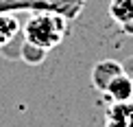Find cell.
<instances>
[{
  "mask_svg": "<svg viewBox=\"0 0 133 127\" xmlns=\"http://www.w3.org/2000/svg\"><path fill=\"white\" fill-rule=\"evenodd\" d=\"M122 72L124 70H122V64L120 62H116V59H103V62H98L92 68V86L96 88V90L105 92L107 86Z\"/></svg>",
  "mask_w": 133,
  "mask_h": 127,
  "instance_id": "obj_2",
  "label": "cell"
},
{
  "mask_svg": "<svg viewBox=\"0 0 133 127\" xmlns=\"http://www.w3.org/2000/svg\"><path fill=\"white\" fill-rule=\"evenodd\" d=\"M122 70H124V75H129L131 79H133V57H131L127 64H122Z\"/></svg>",
  "mask_w": 133,
  "mask_h": 127,
  "instance_id": "obj_7",
  "label": "cell"
},
{
  "mask_svg": "<svg viewBox=\"0 0 133 127\" xmlns=\"http://www.w3.org/2000/svg\"><path fill=\"white\" fill-rule=\"evenodd\" d=\"M122 31H127V33H131V35H133V22H129V24H124V26H122Z\"/></svg>",
  "mask_w": 133,
  "mask_h": 127,
  "instance_id": "obj_8",
  "label": "cell"
},
{
  "mask_svg": "<svg viewBox=\"0 0 133 127\" xmlns=\"http://www.w3.org/2000/svg\"><path fill=\"white\" fill-rule=\"evenodd\" d=\"M105 127H133V101L114 103L105 114Z\"/></svg>",
  "mask_w": 133,
  "mask_h": 127,
  "instance_id": "obj_3",
  "label": "cell"
},
{
  "mask_svg": "<svg viewBox=\"0 0 133 127\" xmlns=\"http://www.w3.org/2000/svg\"><path fill=\"white\" fill-rule=\"evenodd\" d=\"M24 35L26 42L33 44L37 48H48L57 46L65 35V22L59 15H50V13H39L33 15L24 26Z\"/></svg>",
  "mask_w": 133,
  "mask_h": 127,
  "instance_id": "obj_1",
  "label": "cell"
},
{
  "mask_svg": "<svg viewBox=\"0 0 133 127\" xmlns=\"http://www.w3.org/2000/svg\"><path fill=\"white\" fill-rule=\"evenodd\" d=\"M109 94L114 103H122V101H133V79L129 75H118L111 83L107 86V90H105Z\"/></svg>",
  "mask_w": 133,
  "mask_h": 127,
  "instance_id": "obj_4",
  "label": "cell"
},
{
  "mask_svg": "<svg viewBox=\"0 0 133 127\" xmlns=\"http://www.w3.org/2000/svg\"><path fill=\"white\" fill-rule=\"evenodd\" d=\"M109 15L120 26L133 22V0H111L109 2Z\"/></svg>",
  "mask_w": 133,
  "mask_h": 127,
  "instance_id": "obj_5",
  "label": "cell"
},
{
  "mask_svg": "<svg viewBox=\"0 0 133 127\" xmlns=\"http://www.w3.org/2000/svg\"><path fill=\"white\" fill-rule=\"evenodd\" d=\"M20 24L15 18H11V15H0V48L7 46V44L15 37V33H18Z\"/></svg>",
  "mask_w": 133,
  "mask_h": 127,
  "instance_id": "obj_6",
  "label": "cell"
}]
</instances>
